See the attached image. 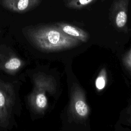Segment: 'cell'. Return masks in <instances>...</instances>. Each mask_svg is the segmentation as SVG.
<instances>
[{"label": "cell", "mask_w": 131, "mask_h": 131, "mask_svg": "<svg viewBox=\"0 0 131 131\" xmlns=\"http://www.w3.org/2000/svg\"><path fill=\"white\" fill-rule=\"evenodd\" d=\"M63 33L79 40L84 41L88 38V34L82 30L66 23H57L56 25Z\"/></svg>", "instance_id": "8992f818"}, {"label": "cell", "mask_w": 131, "mask_h": 131, "mask_svg": "<svg viewBox=\"0 0 131 131\" xmlns=\"http://www.w3.org/2000/svg\"><path fill=\"white\" fill-rule=\"evenodd\" d=\"M14 99V95L12 86L9 83L0 81V114L5 126L8 123Z\"/></svg>", "instance_id": "3957f363"}, {"label": "cell", "mask_w": 131, "mask_h": 131, "mask_svg": "<svg viewBox=\"0 0 131 131\" xmlns=\"http://www.w3.org/2000/svg\"><path fill=\"white\" fill-rule=\"evenodd\" d=\"M126 63L127 67L130 69L131 70V51H130L129 53L127 55L126 58Z\"/></svg>", "instance_id": "30bf717a"}, {"label": "cell", "mask_w": 131, "mask_h": 131, "mask_svg": "<svg viewBox=\"0 0 131 131\" xmlns=\"http://www.w3.org/2000/svg\"><path fill=\"white\" fill-rule=\"evenodd\" d=\"M23 65V61L17 57H10L4 61L0 68L9 73H14L20 69Z\"/></svg>", "instance_id": "52a82bcc"}, {"label": "cell", "mask_w": 131, "mask_h": 131, "mask_svg": "<svg viewBox=\"0 0 131 131\" xmlns=\"http://www.w3.org/2000/svg\"><path fill=\"white\" fill-rule=\"evenodd\" d=\"M127 20V15L123 11H120L117 15L116 18V23L119 28L123 27L126 24Z\"/></svg>", "instance_id": "ba28073f"}, {"label": "cell", "mask_w": 131, "mask_h": 131, "mask_svg": "<svg viewBox=\"0 0 131 131\" xmlns=\"http://www.w3.org/2000/svg\"><path fill=\"white\" fill-rule=\"evenodd\" d=\"M106 79L105 78V76L103 75V74H101L96 79L95 81V85L97 89L100 90L103 89L106 83Z\"/></svg>", "instance_id": "9c48e42d"}, {"label": "cell", "mask_w": 131, "mask_h": 131, "mask_svg": "<svg viewBox=\"0 0 131 131\" xmlns=\"http://www.w3.org/2000/svg\"><path fill=\"white\" fill-rule=\"evenodd\" d=\"M34 88L29 97L30 106L35 112L43 114L48 107L46 93L53 94L56 91V82L53 77L43 74L33 79Z\"/></svg>", "instance_id": "7a4b0ae2"}, {"label": "cell", "mask_w": 131, "mask_h": 131, "mask_svg": "<svg viewBox=\"0 0 131 131\" xmlns=\"http://www.w3.org/2000/svg\"><path fill=\"white\" fill-rule=\"evenodd\" d=\"M40 0H1V4L6 8L16 12L28 11L36 6Z\"/></svg>", "instance_id": "5b68a950"}, {"label": "cell", "mask_w": 131, "mask_h": 131, "mask_svg": "<svg viewBox=\"0 0 131 131\" xmlns=\"http://www.w3.org/2000/svg\"><path fill=\"white\" fill-rule=\"evenodd\" d=\"M30 41L46 52L62 51L75 47L79 40L63 33L56 25L40 26L27 32Z\"/></svg>", "instance_id": "6da1fadb"}, {"label": "cell", "mask_w": 131, "mask_h": 131, "mask_svg": "<svg viewBox=\"0 0 131 131\" xmlns=\"http://www.w3.org/2000/svg\"><path fill=\"white\" fill-rule=\"evenodd\" d=\"M0 125L2 126H5V125L4 124V122L3 121V120L1 116V114H0Z\"/></svg>", "instance_id": "8fae6325"}, {"label": "cell", "mask_w": 131, "mask_h": 131, "mask_svg": "<svg viewBox=\"0 0 131 131\" xmlns=\"http://www.w3.org/2000/svg\"><path fill=\"white\" fill-rule=\"evenodd\" d=\"M69 108L72 115L77 118L84 119L89 114L83 92L77 86L74 85L72 89Z\"/></svg>", "instance_id": "277c9868"}]
</instances>
